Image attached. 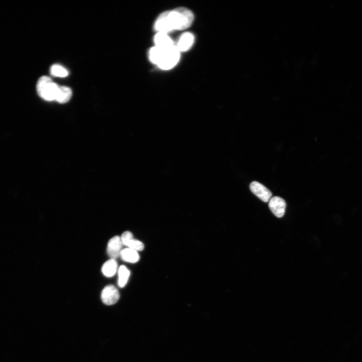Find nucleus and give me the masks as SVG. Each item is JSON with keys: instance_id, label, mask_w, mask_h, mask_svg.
Masks as SVG:
<instances>
[{"instance_id": "obj_1", "label": "nucleus", "mask_w": 362, "mask_h": 362, "mask_svg": "<svg viewBox=\"0 0 362 362\" xmlns=\"http://www.w3.org/2000/svg\"><path fill=\"white\" fill-rule=\"evenodd\" d=\"M194 19L193 13L184 7L176 8L161 14L156 20L154 28L157 32L169 33L190 27Z\"/></svg>"}, {"instance_id": "obj_2", "label": "nucleus", "mask_w": 362, "mask_h": 362, "mask_svg": "<svg viewBox=\"0 0 362 362\" xmlns=\"http://www.w3.org/2000/svg\"><path fill=\"white\" fill-rule=\"evenodd\" d=\"M149 58L150 61L159 69L169 70L178 63L180 58V52L175 46L166 48L155 46L150 50Z\"/></svg>"}, {"instance_id": "obj_3", "label": "nucleus", "mask_w": 362, "mask_h": 362, "mask_svg": "<svg viewBox=\"0 0 362 362\" xmlns=\"http://www.w3.org/2000/svg\"><path fill=\"white\" fill-rule=\"evenodd\" d=\"M59 87V86L52 82L51 78L47 76L40 78L36 86L39 96L49 102L55 100Z\"/></svg>"}, {"instance_id": "obj_4", "label": "nucleus", "mask_w": 362, "mask_h": 362, "mask_svg": "<svg viewBox=\"0 0 362 362\" xmlns=\"http://www.w3.org/2000/svg\"><path fill=\"white\" fill-rule=\"evenodd\" d=\"M269 207L272 212L277 217H283L285 213L286 204L285 201L280 197H272L269 201Z\"/></svg>"}, {"instance_id": "obj_5", "label": "nucleus", "mask_w": 362, "mask_h": 362, "mask_svg": "<svg viewBox=\"0 0 362 362\" xmlns=\"http://www.w3.org/2000/svg\"><path fill=\"white\" fill-rule=\"evenodd\" d=\"M251 191L264 203L269 202L272 198V192L263 185L254 181L250 184Z\"/></svg>"}, {"instance_id": "obj_6", "label": "nucleus", "mask_w": 362, "mask_h": 362, "mask_svg": "<svg viewBox=\"0 0 362 362\" xmlns=\"http://www.w3.org/2000/svg\"><path fill=\"white\" fill-rule=\"evenodd\" d=\"M119 297L118 290L113 285L106 286L102 291V299L106 305L112 306L115 304Z\"/></svg>"}, {"instance_id": "obj_7", "label": "nucleus", "mask_w": 362, "mask_h": 362, "mask_svg": "<svg viewBox=\"0 0 362 362\" xmlns=\"http://www.w3.org/2000/svg\"><path fill=\"white\" fill-rule=\"evenodd\" d=\"M194 40V36L192 33L185 32L180 36L175 46L180 52H186L192 48Z\"/></svg>"}, {"instance_id": "obj_8", "label": "nucleus", "mask_w": 362, "mask_h": 362, "mask_svg": "<svg viewBox=\"0 0 362 362\" xmlns=\"http://www.w3.org/2000/svg\"><path fill=\"white\" fill-rule=\"evenodd\" d=\"M123 244L119 236L113 237L109 241L107 246V254L112 259H116L122 251Z\"/></svg>"}, {"instance_id": "obj_9", "label": "nucleus", "mask_w": 362, "mask_h": 362, "mask_svg": "<svg viewBox=\"0 0 362 362\" xmlns=\"http://www.w3.org/2000/svg\"><path fill=\"white\" fill-rule=\"evenodd\" d=\"M121 239L123 245L128 246L129 248L136 251H141L144 249L145 246L142 241L134 239L132 233L129 231L123 233Z\"/></svg>"}, {"instance_id": "obj_10", "label": "nucleus", "mask_w": 362, "mask_h": 362, "mask_svg": "<svg viewBox=\"0 0 362 362\" xmlns=\"http://www.w3.org/2000/svg\"><path fill=\"white\" fill-rule=\"evenodd\" d=\"M155 46L166 48L175 46L173 40L170 38L168 33L158 32L154 37Z\"/></svg>"}, {"instance_id": "obj_11", "label": "nucleus", "mask_w": 362, "mask_h": 362, "mask_svg": "<svg viewBox=\"0 0 362 362\" xmlns=\"http://www.w3.org/2000/svg\"><path fill=\"white\" fill-rule=\"evenodd\" d=\"M72 95L70 88L67 87H59L56 94L55 101L59 103H66L69 102Z\"/></svg>"}, {"instance_id": "obj_12", "label": "nucleus", "mask_w": 362, "mask_h": 362, "mask_svg": "<svg viewBox=\"0 0 362 362\" xmlns=\"http://www.w3.org/2000/svg\"><path fill=\"white\" fill-rule=\"evenodd\" d=\"M120 256L124 261L130 263H137L140 258L137 251L129 248L123 250Z\"/></svg>"}, {"instance_id": "obj_13", "label": "nucleus", "mask_w": 362, "mask_h": 362, "mask_svg": "<svg viewBox=\"0 0 362 362\" xmlns=\"http://www.w3.org/2000/svg\"><path fill=\"white\" fill-rule=\"evenodd\" d=\"M117 270V263L116 259H110L106 261L103 265L102 272L104 276L107 277H113Z\"/></svg>"}, {"instance_id": "obj_14", "label": "nucleus", "mask_w": 362, "mask_h": 362, "mask_svg": "<svg viewBox=\"0 0 362 362\" xmlns=\"http://www.w3.org/2000/svg\"><path fill=\"white\" fill-rule=\"evenodd\" d=\"M130 276V271L125 266H120L118 270V285L121 288L124 287L128 283Z\"/></svg>"}, {"instance_id": "obj_15", "label": "nucleus", "mask_w": 362, "mask_h": 362, "mask_svg": "<svg viewBox=\"0 0 362 362\" xmlns=\"http://www.w3.org/2000/svg\"><path fill=\"white\" fill-rule=\"evenodd\" d=\"M52 76L57 77H66L69 75L68 71L63 66L59 65H54L50 69Z\"/></svg>"}]
</instances>
